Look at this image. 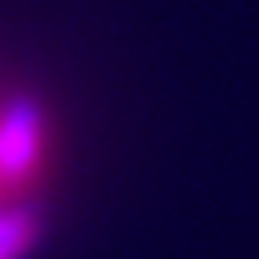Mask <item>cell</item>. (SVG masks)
Returning a JSON list of instances; mask_svg holds the SVG:
<instances>
[{
  "mask_svg": "<svg viewBox=\"0 0 259 259\" xmlns=\"http://www.w3.org/2000/svg\"><path fill=\"white\" fill-rule=\"evenodd\" d=\"M39 173H44L39 114L20 110V102H4L0 106V208H16Z\"/></svg>",
  "mask_w": 259,
  "mask_h": 259,
  "instance_id": "cell-1",
  "label": "cell"
}]
</instances>
